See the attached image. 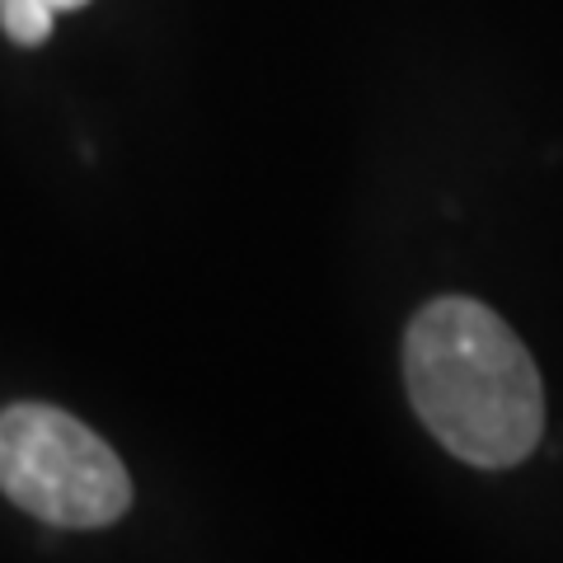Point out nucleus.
<instances>
[{
    "mask_svg": "<svg viewBox=\"0 0 563 563\" xmlns=\"http://www.w3.org/2000/svg\"><path fill=\"white\" fill-rule=\"evenodd\" d=\"M404 385L413 413L455 461L512 470L544 432L536 357L498 310L437 296L404 329Z\"/></svg>",
    "mask_w": 563,
    "mask_h": 563,
    "instance_id": "f257e3e1",
    "label": "nucleus"
},
{
    "mask_svg": "<svg viewBox=\"0 0 563 563\" xmlns=\"http://www.w3.org/2000/svg\"><path fill=\"white\" fill-rule=\"evenodd\" d=\"M0 493L66 531L113 526L132 507V479L118 451L52 404L0 409Z\"/></svg>",
    "mask_w": 563,
    "mask_h": 563,
    "instance_id": "f03ea898",
    "label": "nucleus"
},
{
    "mask_svg": "<svg viewBox=\"0 0 563 563\" xmlns=\"http://www.w3.org/2000/svg\"><path fill=\"white\" fill-rule=\"evenodd\" d=\"M52 10H80V5H90V0H47Z\"/></svg>",
    "mask_w": 563,
    "mask_h": 563,
    "instance_id": "20e7f679",
    "label": "nucleus"
},
{
    "mask_svg": "<svg viewBox=\"0 0 563 563\" xmlns=\"http://www.w3.org/2000/svg\"><path fill=\"white\" fill-rule=\"evenodd\" d=\"M52 20H57V10H52L47 0H0V29H5V38L20 43V47L47 43Z\"/></svg>",
    "mask_w": 563,
    "mask_h": 563,
    "instance_id": "7ed1b4c3",
    "label": "nucleus"
}]
</instances>
